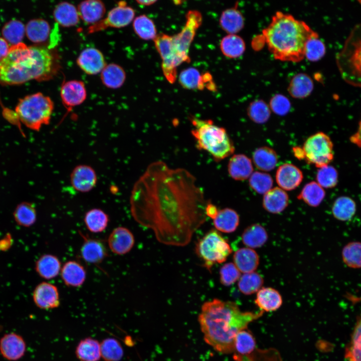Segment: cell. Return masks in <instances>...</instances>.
Returning a JSON list of instances; mask_svg holds the SVG:
<instances>
[{"label": "cell", "mask_w": 361, "mask_h": 361, "mask_svg": "<svg viewBox=\"0 0 361 361\" xmlns=\"http://www.w3.org/2000/svg\"><path fill=\"white\" fill-rule=\"evenodd\" d=\"M350 344L361 346V317L354 327Z\"/></svg>", "instance_id": "obj_55"}, {"label": "cell", "mask_w": 361, "mask_h": 361, "mask_svg": "<svg viewBox=\"0 0 361 361\" xmlns=\"http://www.w3.org/2000/svg\"><path fill=\"white\" fill-rule=\"evenodd\" d=\"M262 35L275 59L292 62L302 61L307 41L318 36L305 22L282 12L273 16Z\"/></svg>", "instance_id": "obj_4"}, {"label": "cell", "mask_w": 361, "mask_h": 361, "mask_svg": "<svg viewBox=\"0 0 361 361\" xmlns=\"http://www.w3.org/2000/svg\"><path fill=\"white\" fill-rule=\"evenodd\" d=\"M190 120L193 125L191 133L198 149L208 152L216 161H221L234 153L233 142L225 128L216 125L211 119L192 116Z\"/></svg>", "instance_id": "obj_5"}, {"label": "cell", "mask_w": 361, "mask_h": 361, "mask_svg": "<svg viewBox=\"0 0 361 361\" xmlns=\"http://www.w3.org/2000/svg\"><path fill=\"white\" fill-rule=\"evenodd\" d=\"M288 203L289 197L286 192L279 187H275L264 194L262 205L268 212L279 214L287 208Z\"/></svg>", "instance_id": "obj_23"}, {"label": "cell", "mask_w": 361, "mask_h": 361, "mask_svg": "<svg viewBox=\"0 0 361 361\" xmlns=\"http://www.w3.org/2000/svg\"><path fill=\"white\" fill-rule=\"evenodd\" d=\"M349 140L352 144L361 148V119L356 131L350 136Z\"/></svg>", "instance_id": "obj_56"}, {"label": "cell", "mask_w": 361, "mask_h": 361, "mask_svg": "<svg viewBox=\"0 0 361 361\" xmlns=\"http://www.w3.org/2000/svg\"><path fill=\"white\" fill-rule=\"evenodd\" d=\"M253 161L255 166L262 171H269L274 169L278 161L276 151L267 146L256 149L252 155Z\"/></svg>", "instance_id": "obj_33"}, {"label": "cell", "mask_w": 361, "mask_h": 361, "mask_svg": "<svg viewBox=\"0 0 361 361\" xmlns=\"http://www.w3.org/2000/svg\"><path fill=\"white\" fill-rule=\"evenodd\" d=\"M54 109L51 98L38 92L20 99L14 112L21 125L39 131L43 126L50 124Z\"/></svg>", "instance_id": "obj_6"}, {"label": "cell", "mask_w": 361, "mask_h": 361, "mask_svg": "<svg viewBox=\"0 0 361 361\" xmlns=\"http://www.w3.org/2000/svg\"><path fill=\"white\" fill-rule=\"evenodd\" d=\"M59 68L58 57L53 50L39 45L28 46L21 42L12 45L7 56L0 61V85L48 80Z\"/></svg>", "instance_id": "obj_3"}, {"label": "cell", "mask_w": 361, "mask_h": 361, "mask_svg": "<svg viewBox=\"0 0 361 361\" xmlns=\"http://www.w3.org/2000/svg\"><path fill=\"white\" fill-rule=\"evenodd\" d=\"M138 4L142 6H148L156 3V1H136Z\"/></svg>", "instance_id": "obj_61"}, {"label": "cell", "mask_w": 361, "mask_h": 361, "mask_svg": "<svg viewBox=\"0 0 361 361\" xmlns=\"http://www.w3.org/2000/svg\"><path fill=\"white\" fill-rule=\"evenodd\" d=\"M233 357L235 361H253L251 354L240 355L235 353Z\"/></svg>", "instance_id": "obj_60"}, {"label": "cell", "mask_w": 361, "mask_h": 361, "mask_svg": "<svg viewBox=\"0 0 361 361\" xmlns=\"http://www.w3.org/2000/svg\"><path fill=\"white\" fill-rule=\"evenodd\" d=\"M178 81L186 89L203 90L205 88L203 75L195 68L190 67L183 70L179 75Z\"/></svg>", "instance_id": "obj_45"}, {"label": "cell", "mask_w": 361, "mask_h": 361, "mask_svg": "<svg viewBox=\"0 0 361 361\" xmlns=\"http://www.w3.org/2000/svg\"><path fill=\"white\" fill-rule=\"evenodd\" d=\"M135 11L126 2H119L117 6L112 8L107 16L98 23L90 26L87 30L88 34H92L105 30L108 28H121L130 24L134 19Z\"/></svg>", "instance_id": "obj_11"}, {"label": "cell", "mask_w": 361, "mask_h": 361, "mask_svg": "<svg viewBox=\"0 0 361 361\" xmlns=\"http://www.w3.org/2000/svg\"><path fill=\"white\" fill-rule=\"evenodd\" d=\"M156 50L162 60L161 68L168 82L173 84L177 77L176 68L181 64L172 47V36L160 34L154 40Z\"/></svg>", "instance_id": "obj_10"}, {"label": "cell", "mask_w": 361, "mask_h": 361, "mask_svg": "<svg viewBox=\"0 0 361 361\" xmlns=\"http://www.w3.org/2000/svg\"><path fill=\"white\" fill-rule=\"evenodd\" d=\"M325 196L324 189L313 181L306 184L297 198L309 206L316 207L321 203Z\"/></svg>", "instance_id": "obj_40"}, {"label": "cell", "mask_w": 361, "mask_h": 361, "mask_svg": "<svg viewBox=\"0 0 361 361\" xmlns=\"http://www.w3.org/2000/svg\"><path fill=\"white\" fill-rule=\"evenodd\" d=\"M288 91L295 98H304L308 96L313 89V82L307 74L299 73L291 79Z\"/></svg>", "instance_id": "obj_30"}, {"label": "cell", "mask_w": 361, "mask_h": 361, "mask_svg": "<svg viewBox=\"0 0 361 361\" xmlns=\"http://www.w3.org/2000/svg\"><path fill=\"white\" fill-rule=\"evenodd\" d=\"M294 155L299 160H304L305 155L302 147L295 146L292 148Z\"/></svg>", "instance_id": "obj_59"}, {"label": "cell", "mask_w": 361, "mask_h": 361, "mask_svg": "<svg viewBox=\"0 0 361 361\" xmlns=\"http://www.w3.org/2000/svg\"><path fill=\"white\" fill-rule=\"evenodd\" d=\"M255 302L261 311H273L279 309L282 304L280 293L271 287L261 288L257 293Z\"/></svg>", "instance_id": "obj_27"}, {"label": "cell", "mask_w": 361, "mask_h": 361, "mask_svg": "<svg viewBox=\"0 0 361 361\" xmlns=\"http://www.w3.org/2000/svg\"><path fill=\"white\" fill-rule=\"evenodd\" d=\"M10 48L8 43L3 38L0 37V61L7 56Z\"/></svg>", "instance_id": "obj_58"}, {"label": "cell", "mask_w": 361, "mask_h": 361, "mask_svg": "<svg viewBox=\"0 0 361 361\" xmlns=\"http://www.w3.org/2000/svg\"><path fill=\"white\" fill-rule=\"evenodd\" d=\"M75 353L80 361H99L101 358L100 342L94 338L85 337L78 342Z\"/></svg>", "instance_id": "obj_28"}, {"label": "cell", "mask_w": 361, "mask_h": 361, "mask_svg": "<svg viewBox=\"0 0 361 361\" xmlns=\"http://www.w3.org/2000/svg\"><path fill=\"white\" fill-rule=\"evenodd\" d=\"M356 210L355 202L347 196L338 197L334 202L331 209L333 217L341 221L350 220L354 215Z\"/></svg>", "instance_id": "obj_39"}, {"label": "cell", "mask_w": 361, "mask_h": 361, "mask_svg": "<svg viewBox=\"0 0 361 361\" xmlns=\"http://www.w3.org/2000/svg\"><path fill=\"white\" fill-rule=\"evenodd\" d=\"M195 250L208 270L215 264L224 262L232 252L228 241L215 229L209 231L198 241Z\"/></svg>", "instance_id": "obj_7"}, {"label": "cell", "mask_w": 361, "mask_h": 361, "mask_svg": "<svg viewBox=\"0 0 361 361\" xmlns=\"http://www.w3.org/2000/svg\"><path fill=\"white\" fill-rule=\"evenodd\" d=\"M50 31L49 23L42 19L31 20L25 27V33L27 38L35 43H41L46 41L50 35Z\"/></svg>", "instance_id": "obj_34"}, {"label": "cell", "mask_w": 361, "mask_h": 361, "mask_svg": "<svg viewBox=\"0 0 361 361\" xmlns=\"http://www.w3.org/2000/svg\"><path fill=\"white\" fill-rule=\"evenodd\" d=\"M101 80L107 88L117 89L121 87L126 79V73L122 67L117 64L106 65L101 72Z\"/></svg>", "instance_id": "obj_31"}, {"label": "cell", "mask_w": 361, "mask_h": 361, "mask_svg": "<svg viewBox=\"0 0 361 361\" xmlns=\"http://www.w3.org/2000/svg\"><path fill=\"white\" fill-rule=\"evenodd\" d=\"M133 28L137 36L144 40H154L157 36L154 22L145 15L134 18Z\"/></svg>", "instance_id": "obj_41"}, {"label": "cell", "mask_w": 361, "mask_h": 361, "mask_svg": "<svg viewBox=\"0 0 361 361\" xmlns=\"http://www.w3.org/2000/svg\"><path fill=\"white\" fill-rule=\"evenodd\" d=\"M220 49L224 56L229 58H237L242 56L246 49L245 43L237 34H228L220 42Z\"/></svg>", "instance_id": "obj_36"}, {"label": "cell", "mask_w": 361, "mask_h": 361, "mask_svg": "<svg viewBox=\"0 0 361 361\" xmlns=\"http://www.w3.org/2000/svg\"><path fill=\"white\" fill-rule=\"evenodd\" d=\"M32 296L35 304L42 309L56 308L60 304L57 287L49 282H42L38 284L33 290Z\"/></svg>", "instance_id": "obj_13"}, {"label": "cell", "mask_w": 361, "mask_h": 361, "mask_svg": "<svg viewBox=\"0 0 361 361\" xmlns=\"http://www.w3.org/2000/svg\"><path fill=\"white\" fill-rule=\"evenodd\" d=\"M61 277L64 284L71 287L81 286L86 278V271L84 266L75 260L66 262L62 267Z\"/></svg>", "instance_id": "obj_21"}, {"label": "cell", "mask_w": 361, "mask_h": 361, "mask_svg": "<svg viewBox=\"0 0 361 361\" xmlns=\"http://www.w3.org/2000/svg\"><path fill=\"white\" fill-rule=\"evenodd\" d=\"M345 357L347 361H361V346L350 344L345 350Z\"/></svg>", "instance_id": "obj_54"}, {"label": "cell", "mask_w": 361, "mask_h": 361, "mask_svg": "<svg viewBox=\"0 0 361 361\" xmlns=\"http://www.w3.org/2000/svg\"><path fill=\"white\" fill-rule=\"evenodd\" d=\"M269 106L270 110L275 114L279 116H284L290 111L291 103L285 96L277 94L271 98Z\"/></svg>", "instance_id": "obj_53"}, {"label": "cell", "mask_w": 361, "mask_h": 361, "mask_svg": "<svg viewBox=\"0 0 361 361\" xmlns=\"http://www.w3.org/2000/svg\"><path fill=\"white\" fill-rule=\"evenodd\" d=\"M70 183L77 192L88 193L95 188L97 176L94 169L87 164H79L72 170L70 175Z\"/></svg>", "instance_id": "obj_14"}, {"label": "cell", "mask_w": 361, "mask_h": 361, "mask_svg": "<svg viewBox=\"0 0 361 361\" xmlns=\"http://www.w3.org/2000/svg\"><path fill=\"white\" fill-rule=\"evenodd\" d=\"M186 18V24L183 29L179 33L172 36L173 49L181 63L190 61L189 49L203 20L201 13L197 10L189 11Z\"/></svg>", "instance_id": "obj_9"}, {"label": "cell", "mask_w": 361, "mask_h": 361, "mask_svg": "<svg viewBox=\"0 0 361 361\" xmlns=\"http://www.w3.org/2000/svg\"><path fill=\"white\" fill-rule=\"evenodd\" d=\"M61 268V263L59 258L50 254L41 256L35 265V269L38 275L46 280L57 277L60 273Z\"/></svg>", "instance_id": "obj_24"}, {"label": "cell", "mask_w": 361, "mask_h": 361, "mask_svg": "<svg viewBox=\"0 0 361 361\" xmlns=\"http://www.w3.org/2000/svg\"><path fill=\"white\" fill-rule=\"evenodd\" d=\"M26 351V343L19 334L11 332L0 339V352L6 359L15 361L21 358Z\"/></svg>", "instance_id": "obj_17"}, {"label": "cell", "mask_w": 361, "mask_h": 361, "mask_svg": "<svg viewBox=\"0 0 361 361\" xmlns=\"http://www.w3.org/2000/svg\"><path fill=\"white\" fill-rule=\"evenodd\" d=\"M233 261L240 272L244 274L256 270L259 264V257L253 249L242 248L235 252Z\"/></svg>", "instance_id": "obj_26"}, {"label": "cell", "mask_w": 361, "mask_h": 361, "mask_svg": "<svg viewBox=\"0 0 361 361\" xmlns=\"http://www.w3.org/2000/svg\"><path fill=\"white\" fill-rule=\"evenodd\" d=\"M255 339L252 333L245 329L236 335L234 341L235 351L240 355H249L255 350Z\"/></svg>", "instance_id": "obj_47"}, {"label": "cell", "mask_w": 361, "mask_h": 361, "mask_svg": "<svg viewBox=\"0 0 361 361\" xmlns=\"http://www.w3.org/2000/svg\"><path fill=\"white\" fill-rule=\"evenodd\" d=\"M134 242V237L132 232L124 227H118L114 229L107 240L110 250L113 253L119 255L128 253L133 247Z\"/></svg>", "instance_id": "obj_18"}, {"label": "cell", "mask_w": 361, "mask_h": 361, "mask_svg": "<svg viewBox=\"0 0 361 361\" xmlns=\"http://www.w3.org/2000/svg\"><path fill=\"white\" fill-rule=\"evenodd\" d=\"M250 187L260 194H265L272 189L273 180L271 176L266 172L255 171L249 177Z\"/></svg>", "instance_id": "obj_49"}, {"label": "cell", "mask_w": 361, "mask_h": 361, "mask_svg": "<svg viewBox=\"0 0 361 361\" xmlns=\"http://www.w3.org/2000/svg\"><path fill=\"white\" fill-rule=\"evenodd\" d=\"M302 147L306 162L318 168L329 165L333 159V142L323 132H318L310 136Z\"/></svg>", "instance_id": "obj_8"}, {"label": "cell", "mask_w": 361, "mask_h": 361, "mask_svg": "<svg viewBox=\"0 0 361 361\" xmlns=\"http://www.w3.org/2000/svg\"><path fill=\"white\" fill-rule=\"evenodd\" d=\"M241 273L233 263H227L222 266L220 270V280L221 284L230 286L239 280Z\"/></svg>", "instance_id": "obj_52"}, {"label": "cell", "mask_w": 361, "mask_h": 361, "mask_svg": "<svg viewBox=\"0 0 361 361\" xmlns=\"http://www.w3.org/2000/svg\"><path fill=\"white\" fill-rule=\"evenodd\" d=\"M338 176L335 168L328 165L318 169L316 182L323 189L333 188L337 184Z\"/></svg>", "instance_id": "obj_50"}, {"label": "cell", "mask_w": 361, "mask_h": 361, "mask_svg": "<svg viewBox=\"0 0 361 361\" xmlns=\"http://www.w3.org/2000/svg\"><path fill=\"white\" fill-rule=\"evenodd\" d=\"M53 16L57 24L65 28L77 25L80 19L77 8L66 2L56 5L53 11Z\"/></svg>", "instance_id": "obj_29"}, {"label": "cell", "mask_w": 361, "mask_h": 361, "mask_svg": "<svg viewBox=\"0 0 361 361\" xmlns=\"http://www.w3.org/2000/svg\"><path fill=\"white\" fill-rule=\"evenodd\" d=\"M219 211L217 206L208 201L205 209V213L207 217L214 219L217 216Z\"/></svg>", "instance_id": "obj_57"}, {"label": "cell", "mask_w": 361, "mask_h": 361, "mask_svg": "<svg viewBox=\"0 0 361 361\" xmlns=\"http://www.w3.org/2000/svg\"><path fill=\"white\" fill-rule=\"evenodd\" d=\"M13 217L19 226L28 228L37 220V211L35 205L29 202H22L17 205L13 212Z\"/></svg>", "instance_id": "obj_38"}, {"label": "cell", "mask_w": 361, "mask_h": 361, "mask_svg": "<svg viewBox=\"0 0 361 361\" xmlns=\"http://www.w3.org/2000/svg\"><path fill=\"white\" fill-rule=\"evenodd\" d=\"M268 234L265 229L261 225L255 224L247 227L242 235L243 244L251 249L263 246L268 240Z\"/></svg>", "instance_id": "obj_35"}, {"label": "cell", "mask_w": 361, "mask_h": 361, "mask_svg": "<svg viewBox=\"0 0 361 361\" xmlns=\"http://www.w3.org/2000/svg\"><path fill=\"white\" fill-rule=\"evenodd\" d=\"M238 213L231 208H224L219 211L216 217L213 220L216 229L223 233L234 232L239 224Z\"/></svg>", "instance_id": "obj_32"}, {"label": "cell", "mask_w": 361, "mask_h": 361, "mask_svg": "<svg viewBox=\"0 0 361 361\" xmlns=\"http://www.w3.org/2000/svg\"><path fill=\"white\" fill-rule=\"evenodd\" d=\"M275 177L279 188L284 191H291L300 185L303 180V175L298 167L287 163L278 168Z\"/></svg>", "instance_id": "obj_19"}, {"label": "cell", "mask_w": 361, "mask_h": 361, "mask_svg": "<svg viewBox=\"0 0 361 361\" xmlns=\"http://www.w3.org/2000/svg\"><path fill=\"white\" fill-rule=\"evenodd\" d=\"M80 233L83 239L80 252L81 257L89 264H98L102 262L108 256V251L104 242Z\"/></svg>", "instance_id": "obj_15"}, {"label": "cell", "mask_w": 361, "mask_h": 361, "mask_svg": "<svg viewBox=\"0 0 361 361\" xmlns=\"http://www.w3.org/2000/svg\"><path fill=\"white\" fill-rule=\"evenodd\" d=\"M77 10L80 19L91 26L104 18L106 8L101 1L86 0L78 5Z\"/></svg>", "instance_id": "obj_20"}, {"label": "cell", "mask_w": 361, "mask_h": 361, "mask_svg": "<svg viewBox=\"0 0 361 361\" xmlns=\"http://www.w3.org/2000/svg\"><path fill=\"white\" fill-rule=\"evenodd\" d=\"M109 217L104 211L93 208L84 215V221L87 229L91 232L99 233L104 231L108 226Z\"/></svg>", "instance_id": "obj_37"}, {"label": "cell", "mask_w": 361, "mask_h": 361, "mask_svg": "<svg viewBox=\"0 0 361 361\" xmlns=\"http://www.w3.org/2000/svg\"><path fill=\"white\" fill-rule=\"evenodd\" d=\"M325 52V45L317 36L310 38L307 41L305 47L304 56L309 61H317L324 56Z\"/></svg>", "instance_id": "obj_51"}, {"label": "cell", "mask_w": 361, "mask_h": 361, "mask_svg": "<svg viewBox=\"0 0 361 361\" xmlns=\"http://www.w3.org/2000/svg\"><path fill=\"white\" fill-rule=\"evenodd\" d=\"M263 313L243 312L234 302L215 298L202 305L198 319L206 342L219 352L230 353L235 352L237 333Z\"/></svg>", "instance_id": "obj_2"}, {"label": "cell", "mask_w": 361, "mask_h": 361, "mask_svg": "<svg viewBox=\"0 0 361 361\" xmlns=\"http://www.w3.org/2000/svg\"><path fill=\"white\" fill-rule=\"evenodd\" d=\"M209 201L188 170L152 162L134 184L130 210L141 226L151 229L160 243L183 247L207 219Z\"/></svg>", "instance_id": "obj_1"}, {"label": "cell", "mask_w": 361, "mask_h": 361, "mask_svg": "<svg viewBox=\"0 0 361 361\" xmlns=\"http://www.w3.org/2000/svg\"><path fill=\"white\" fill-rule=\"evenodd\" d=\"M25 33V27L20 21L13 20L7 23L3 28V38L12 45L21 43Z\"/></svg>", "instance_id": "obj_46"}, {"label": "cell", "mask_w": 361, "mask_h": 361, "mask_svg": "<svg viewBox=\"0 0 361 361\" xmlns=\"http://www.w3.org/2000/svg\"><path fill=\"white\" fill-rule=\"evenodd\" d=\"M247 112L249 118L257 124L266 122L271 115L269 106L261 99L251 102L247 108Z\"/></svg>", "instance_id": "obj_44"}, {"label": "cell", "mask_w": 361, "mask_h": 361, "mask_svg": "<svg viewBox=\"0 0 361 361\" xmlns=\"http://www.w3.org/2000/svg\"><path fill=\"white\" fill-rule=\"evenodd\" d=\"M76 63L83 72L89 75L101 73L107 65L102 52L93 47L87 48L81 51Z\"/></svg>", "instance_id": "obj_16"}, {"label": "cell", "mask_w": 361, "mask_h": 361, "mask_svg": "<svg viewBox=\"0 0 361 361\" xmlns=\"http://www.w3.org/2000/svg\"><path fill=\"white\" fill-rule=\"evenodd\" d=\"M101 356L104 361H120L123 356V349L116 339L106 338L100 342Z\"/></svg>", "instance_id": "obj_42"}, {"label": "cell", "mask_w": 361, "mask_h": 361, "mask_svg": "<svg viewBox=\"0 0 361 361\" xmlns=\"http://www.w3.org/2000/svg\"><path fill=\"white\" fill-rule=\"evenodd\" d=\"M237 6L225 10L221 15L220 26L228 34H237L244 28V18Z\"/></svg>", "instance_id": "obj_25"}, {"label": "cell", "mask_w": 361, "mask_h": 361, "mask_svg": "<svg viewBox=\"0 0 361 361\" xmlns=\"http://www.w3.org/2000/svg\"><path fill=\"white\" fill-rule=\"evenodd\" d=\"M238 281L239 290L245 295H251L258 292L263 284L262 277L255 272L244 273Z\"/></svg>", "instance_id": "obj_43"}, {"label": "cell", "mask_w": 361, "mask_h": 361, "mask_svg": "<svg viewBox=\"0 0 361 361\" xmlns=\"http://www.w3.org/2000/svg\"><path fill=\"white\" fill-rule=\"evenodd\" d=\"M341 255L343 262L348 267L361 268V242L348 243L343 248Z\"/></svg>", "instance_id": "obj_48"}, {"label": "cell", "mask_w": 361, "mask_h": 361, "mask_svg": "<svg viewBox=\"0 0 361 361\" xmlns=\"http://www.w3.org/2000/svg\"><path fill=\"white\" fill-rule=\"evenodd\" d=\"M60 96L67 114L72 108L81 105L86 100L87 91L85 84L76 80L65 82L62 85Z\"/></svg>", "instance_id": "obj_12"}, {"label": "cell", "mask_w": 361, "mask_h": 361, "mask_svg": "<svg viewBox=\"0 0 361 361\" xmlns=\"http://www.w3.org/2000/svg\"><path fill=\"white\" fill-rule=\"evenodd\" d=\"M228 171L229 175L234 180H245L253 173L251 160L243 154H234L228 162Z\"/></svg>", "instance_id": "obj_22"}]
</instances>
